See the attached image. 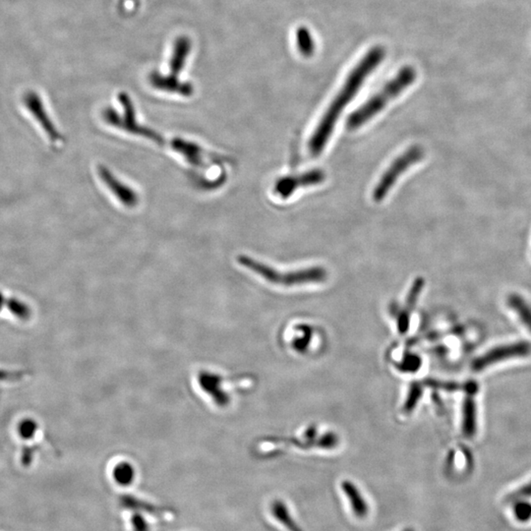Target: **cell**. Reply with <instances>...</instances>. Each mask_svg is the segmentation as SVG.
<instances>
[{"label": "cell", "mask_w": 531, "mask_h": 531, "mask_svg": "<svg viewBox=\"0 0 531 531\" xmlns=\"http://www.w3.org/2000/svg\"><path fill=\"white\" fill-rule=\"evenodd\" d=\"M385 56L386 49L380 46H373L352 69V72L348 74L342 89L338 91L337 96L324 113L317 127L313 131L308 142V150L311 155L316 157L322 154L332 137L333 129L343 111L357 96L365 80L384 60Z\"/></svg>", "instance_id": "cell-1"}, {"label": "cell", "mask_w": 531, "mask_h": 531, "mask_svg": "<svg viewBox=\"0 0 531 531\" xmlns=\"http://www.w3.org/2000/svg\"><path fill=\"white\" fill-rule=\"evenodd\" d=\"M417 72L416 68L412 66H404L399 73L389 81L369 100L363 103L362 106L353 111L348 116L347 128L348 130L354 131L362 128L363 125L371 121L375 116L379 115L384 108L389 105L390 102L399 97L407 89L411 87L416 82Z\"/></svg>", "instance_id": "cell-2"}, {"label": "cell", "mask_w": 531, "mask_h": 531, "mask_svg": "<svg viewBox=\"0 0 531 531\" xmlns=\"http://www.w3.org/2000/svg\"><path fill=\"white\" fill-rule=\"evenodd\" d=\"M239 263L253 271L264 280L281 286H295L311 283H321L327 279L328 273L322 267L301 269V270L283 271L273 267L255 261L248 256H239Z\"/></svg>", "instance_id": "cell-3"}, {"label": "cell", "mask_w": 531, "mask_h": 531, "mask_svg": "<svg viewBox=\"0 0 531 531\" xmlns=\"http://www.w3.org/2000/svg\"><path fill=\"white\" fill-rule=\"evenodd\" d=\"M191 41L187 37H180L177 39L174 46V51L170 58V71L167 75H162L158 72H153L150 76V82L155 89L165 91V92L180 94L181 96H191L194 88L191 84L181 82L179 80L180 73L182 72L191 51Z\"/></svg>", "instance_id": "cell-4"}, {"label": "cell", "mask_w": 531, "mask_h": 531, "mask_svg": "<svg viewBox=\"0 0 531 531\" xmlns=\"http://www.w3.org/2000/svg\"><path fill=\"white\" fill-rule=\"evenodd\" d=\"M425 157V151L421 146L414 145L392 160V164L383 172L372 192L373 201L382 202L391 192L397 180L414 165L421 162Z\"/></svg>", "instance_id": "cell-5"}, {"label": "cell", "mask_w": 531, "mask_h": 531, "mask_svg": "<svg viewBox=\"0 0 531 531\" xmlns=\"http://www.w3.org/2000/svg\"><path fill=\"white\" fill-rule=\"evenodd\" d=\"M530 354V343L525 342V340H518V342L505 343V345L490 348L480 357L475 358L471 363V369L473 372H482L488 369L489 367L495 366L499 363L527 357Z\"/></svg>", "instance_id": "cell-6"}, {"label": "cell", "mask_w": 531, "mask_h": 531, "mask_svg": "<svg viewBox=\"0 0 531 531\" xmlns=\"http://www.w3.org/2000/svg\"><path fill=\"white\" fill-rule=\"evenodd\" d=\"M120 100L121 105H123L125 110L124 120H122L115 110H108L103 113L105 120H108V122L116 126V127L123 128V129L136 133L137 135H144L145 137L149 138V139L160 143V140H162L160 136L155 134L152 130L141 127L140 125L137 124L135 120L134 108H133L130 98L126 94L122 93L120 95Z\"/></svg>", "instance_id": "cell-7"}, {"label": "cell", "mask_w": 531, "mask_h": 531, "mask_svg": "<svg viewBox=\"0 0 531 531\" xmlns=\"http://www.w3.org/2000/svg\"><path fill=\"white\" fill-rule=\"evenodd\" d=\"M326 179L325 172L321 169H312L301 174L291 175L279 179L276 182L275 192L281 198H290L296 190L301 187L315 186L323 184Z\"/></svg>", "instance_id": "cell-8"}, {"label": "cell", "mask_w": 531, "mask_h": 531, "mask_svg": "<svg viewBox=\"0 0 531 531\" xmlns=\"http://www.w3.org/2000/svg\"><path fill=\"white\" fill-rule=\"evenodd\" d=\"M23 100L27 110H29L30 113H32L34 120H38L39 124L46 131L49 139L53 140V142H58V140H60V134H58V130L54 127L53 121L49 120L44 103L38 94L30 91V92L25 94Z\"/></svg>", "instance_id": "cell-9"}, {"label": "cell", "mask_w": 531, "mask_h": 531, "mask_svg": "<svg viewBox=\"0 0 531 531\" xmlns=\"http://www.w3.org/2000/svg\"><path fill=\"white\" fill-rule=\"evenodd\" d=\"M98 172H100L101 177L103 180V182L108 185V188L111 190L113 194L115 195L116 198L120 200L121 203L124 204V206L128 208H134L137 205L138 199L137 195L133 190H131L129 187L125 186L124 184H121L120 180L116 179L111 172L108 169H105L103 165L98 167Z\"/></svg>", "instance_id": "cell-10"}, {"label": "cell", "mask_w": 531, "mask_h": 531, "mask_svg": "<svg viewBox=\"0 0 531 531\" xmlns=\"http://www.w3.org/2000/svg\"><path fill=\"white\" fill-rule=\"evenodd\" d=\"M475 394H466L461 407V432L466 438L471 439L478 433V414Z\"/></svg>", "instance_id": "cell-11"}, {"label": "cell", "mask_w": 531, "mask_h": 531, "mask_svg": "<svg viewBox=\"0 0 531 531\" xmlns=\"http://www.w3.org/2000/svg\"><path fill=\"white\" fill-rule=\"evenodd\" d=\"M507 306L517 316L520 324L531 333V303L518 293H511L507 298Z\"/></svg>", "instance_id": "cell-12"}, {"label": "cell", "mask_w": 531, "mask_h": 531, "mask_svg": "<svg viewBox=\"0 0 531 531\" xmlns=\"http://www.w3.org/2000/svg\"><path fill=\"white\" fill-rule=\"evenodd\" d=\"M342 489L345 492V496L348 499L350 503V507L355 517L359 518H364L367 517L368 513H369V506L365 499L363 498L362 492L352 482V481H343L342 483Z\"/></svg>", "instance_id": "cell-13"}, {"label": "cell", "mask_w": 531, "mask_h": 531, "mask_svg": "<svg viewBox=\"0 0 531 531\" xmlns=\"http://www.w3.org/2000/svg\"><path fill=\"white\" fill-rule=\"evenodd\" d=\"M221 382L222 380L219 379V377L212 374V373L203 372L199 375L200 386L203 388L204 391L208 392V395H211L216 399L217 404L224 406L227 404L229 399L219 388Z\"/></svg>", "instance_id": "cell-14"}, {"label": "cell", "mask_w": 531, "mask_h": 531, "mask_svg": "<svg viewBox=\"0 0 531 531\" xmlns=\"http://www.w3.org/2000/svg\"><path fill=\"white\" fill-rule=\"evenodd\" d=\"M271 513L279 523H281L288 531H303L290 515V510L285 502L275 500L271 505Z\"/></svg>", "instance_id": "cell-15"}, {"label": "cell", "mask_w": 531, "mask_h": 531, "mask_svg": "<svg viewBox=\"0 0 531 531\" xmlns=\"http://www.w3.org/2000/svg\"><path fill=\"white\" fill-rule=\"evenodd\" d=\"M296 46L301 56L305 58H311L315 53L316 44L314 37L310 30L306 27H300L296 31Z\"/></svg>", "instance_id": "cell-16"}, {"label": "cell", "mask_w": 531, "mask_h": 531, "mask_svg": "<svg viewBox=\"0 0 531 531\" xmlns=\"http://www.w3.org/2000/svg\"><path fill=\"white\" fill-rule=\"evenodd\" d=\"M113 479L121 486H129L135 479V468L127 461H122L113 468Z\"/></svg>", "instance_id": "cell-17"}, {"label": "cell", "mask_w": 531, "mask_h": 531, "mask_svg": "<svg viewBox=\"0 0 531 531\" xmlns=\"http://www.w3.org/2000/svg\"><path fill=\"white\" fill-rule=\"evenodd\" d=\"M172 147L185 155L186 160L193 165H200L201 162V149L195 144L185 142V141L175 139L172 141Z\"/></svg>", "instance_id": "cell-18"}, {"label": "cell", "mask_w": 531, "mask_h": 531, "mask_svg": "<svg viewBox=\"0 0 531 531\" xmlns=\"http://www.w3.org/2000/svg\"><path fill=\"white\" fill-rule=\"evenodd\" d=\"M120 504L123 507L134 510L136 512L146 511V512L150 513H157V508L154 506H151L150 504L143 502L140 499L133 497L132 495L121 496Z\"/></svg>", "instance_id": "cell-19"}, {"label": "cell", "mask_w": 531, "mask_h": 531, "mask_svg": "<svg viewBox=\"0 0 531 531\" xmlns=\"http://www.w3.org/2000/svg\"><path fill=\"white\" fill-rule=\"evenodd\" d=\"M513 515L520 523H527L531 520V504L527 500L518 501L513 504Z\"/></svg>", "instance_id": "cell-20"}, {"label": "cell", "mask_w": 531, "mask_h": 531, "mask_svg": "<svg viewBox=\"0 0 531 531\" xmlns=\"http://www.w3.org/2000/svg\"><path fill=\"white\" fill-rule=\"evenodd\" d=\"M531 498V480L530 482L525 484L518 489V490L513 491V492L508 494L506 497V502L513 504L518 502V501L527 500Z\"/></svg>", "instance_id": "cell-21"}, {"label": "cell", "mask_w": 531, "mask_h": 531, "mask_svg": "<svg viewBox=\"0 0 531 531\" xmlns=\"http://www.w3.org/2000/svg\"><path fill=\"white\" fill-rule=\"evenodd\" d=\"M7 306H8L9 310L11 311L15 316H17V317L23 319V320H26V319L30 317V309L28 306L25 305L21 301L14 300V298L12 300L11 298V300L7 302Z\"/></svg>", "instance_id": "cell-22"}, {"label": "cell", "mask_w": 531, "mask_h": 531, "mask_svg": "<svg viewBox=\"0 0 531 531\" xmlns=\"http://www.w3.org/2000/svg\"><path fill=\"white\" fill-rule=\"evenodd\" d=\"M133 531H150V525L140 512L133 513L131 518Z\"/></svg>", "instance_id": "cell-23"}, {"label": "cell", "mask_w": 531, "mask_h": 531, "mask_svg": "<svg viewBox=\"0 0 531 531\" xmlns=\"http://www.w3.org/2000/svg\"><path fill=\"white\" fill-rule=\"evenodd\" d=\"M37 430V424L32 421L22 422L19 427V433L23 438L29 439L34 436Z\"/></svg>", "instance_id": "cell-24"}, {"label": "cell", "mask_w": 531, "mask_h": 531, "mask_svg": "<svg viewBox=\"0 0 531 531\" xmlns=\"http://www.w3.org/2000/svg\"><path fill=\"white\" fill-rule=\"evenodd\" d=\"M4 295L0 293V309L2 308V305H4Z\"/></svg>", "instance_id": "cell-25"}, {"label": "cell", "mask_w": 531, "mask_h": 531, "mask_svg": "<svg viewBox=\"0 0 531 531\" xmlns=\"http://www.w3.org/2000/svg\"><path fill=\"white\" fill-rule=\"evenodd\" d=\"M404 531H416V530H412V528H407V530H404Z\"/></svg>", "instance_id": "cell-26"}, {"label": "cell", "mask_w": 531, "mask_h": 531, "mask_svg": "<svg viewBox=\"0 0 531 531\" xmlns=\"http://www.w3.org/2000/svg\"><path fill=\"white\" fill-rule=\"evenodd\" d=\"M128 1H130V2H136V1H137V0H128Z\"/></svg>", "instance_id": "cell-27"}]
</instances>
